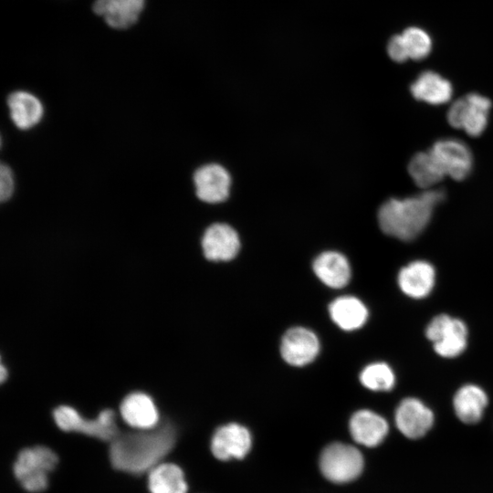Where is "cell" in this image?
I'll return each instance as SVG.
<instances>
[{"label": "cell", "instance_id": "obj_28", "mask_svg": "<svg viewBox=\"0 0 493 493\" xmlns=\"http://www.w3.org/2000/svg\"><path fill=\"white\" fill-rule=\"evenodd\" d=\"M387 51L390 58L396 62L409 59L401 34L393 36L389 40Z\"/></svg>", "mask_w": 493, "mask_h": 493}, {"label": "cell", "instance_id": "obj_17", "mask_svg": "<svg viewBox=\"0 0 493 493\" xmlns=\"http://www.w3.org/2000/svg\"><path fill=\"white\" fill-rule=\"evenodd\" d=\"M488 404L484 389L475 383L460 386L453 397V409L456 417L464 424L478 423Z\"/></svg>", "mask_w": 493, "mask_h": 493}, {"label": "cell", "instance_id": "obj_3", "mask_svg": "<svg viewBox=\"0 0 493 493\" xmlns=\"http://www.w3.org/2000/svg\"><path fill=\"white\" fill-rule=\"evenodd\" d=\"M58 461L57 455L49 447L36 446L25 448L15 462V476L26 490L43 491L47 487V474L55 468Z\"/></svg>", "mask_w": 493, "mask_h": 493}, {"label": "cell", "instance_id": "obj_19", "mask_svg": "<svg viewBox=\"0 0 493 493\" xmlns=\"http://www.w3.org/2000/svg\"><path fill=\"white\" fill-rule=\"evenodd\" d=\"M313 270L321 282L333 288H343L351 278L347 258L336 251L320 254L313 262Z\"/></svg>", "mask_w": 493, "mask_h": 493}, {"label": "cell", "instance_id": "obj_29", "mask_svg": "<svg viewBox=\"0 0 493 493\" xmlns=\"http://www.w3.org/2000/svg\"><path fill=\"white\" fill-rule=\"evenodd\" d=\"M0 379L1 382L4 383L5 379L7 378L8 372L7 369L5 368V364L2 362L0 366Z\"/></svg>", "mask_w": 493, "mask_h": 493}, {"label": "cell", "instance_id": "obj_10", "mask_svg": "<svg viewBox=\"0 0 493 493\" xmlns=\"http://www.w3.org/2000/svg\"><path fill=\"white\" fill-rule=\"evenodd\" d=\"M252 446L250 432L245 426L231 423L220 426L213 435L211 451L220 460L242 459Z\"/></svg>", "mask_w": 493, "mask_h": 493}, {"label": "cell", "instance_id": "obj_22", "mask_svg": "<svg viewBox=\"0 0 493 493\" xmlns=\"http://www.w3.org/2000/svg\"><path fill=\"white\" fill-rule=\"evenodd\" d=\"M331 320L344 330L362 328L368 319L365 304L356 297L342 296L335 299L329 308Z\"/></svg>", "mask_w": 493, "mask_h": 493}, {"label": "cell", "instance_id": "obj_2", "mask_svg": "<svg viewBox=\"0 0 493 493\" xmlns=\"http://www.w3.org/2000/svg\"><path fill=\"white\" fill-rule=\"evenodd\" d=\"M444 198L441 190H426L402 199L391 198L378 211L380 228L399 240H414L428 226L435 207Z\"/></svg>", "mask_w": 493, "mask_h": 493}, {"label": "cell", "instance_id": "obj_14", "mask_svg": "<svg viewBox=\"0 0 493 493\" xmlns=\"http://www.w3.org/2000/svg\"><path fill=\"white\" fill-rule=\"evenodd\" d=\"M202 248L205 257L211 261H228L237 255L240 239L233 227L216 223L204 233Z\"/></svg>", "mask_w": 493, "mask_h": 493}, {"label": "cell", "instance_id": "obj_24", "mask_svg": "<svg viewBox=\"0 0 493 493\" xmlns=\"http://www.w3.org/2000/svg\"><path fill=\"white\" fill-rule=\"evenodd\" d=\"M408 172L415 184L424 189L435 185L446 176L430 150L415 153L409 162Z\"/></svg>", "mask_w": 493, "mask_h": 493}, {"label": "cell", "instance_id": "obj_6", "mask_svg": "<svg viewBox=\"0 0 493 493\" xmlns=\"http://www.w3.org/2000/svg\"><path fill=\"white\" fill-rule=\"evenodd\" d=\"M363 467L362 453L351 445L335 442L327 446L320 454V471L334 483L355 480L362 474Z\"/></svg>", "mask_w": 493, "mask_h": 493}, {"label": "cell", "instance_id": "obj_13", "mask_svg": "<svg viewBox=\"0 0 493 493\" xmlns=\"http://www.w3.org/2000/svg\"><path fill=\"white\" fill-rule=\"evenodd\" d=\"M197 197L203 202L215 204L225 201L229 194L231 178L228 172L217 163L198 168L194 173Z\"/></svg>", "mask_w": 493, "mask_h": 493}, {"label": "cell", "instance_id": "obj_18", "mask_svg": "<svg viewBox=\"0 0 493 493\" xmlns=\"http://www.w3.org/2000/svg\"><path fill=\"white\" fill-rule=\"evenodd\" d=\"M145 0H95L93 11L117 29L132 26L144 7Z\"/></svg>", "mask_w": 493, "mask_h": 493}, {"label": "cell", "instance_id": "obj_26", "mask_svg": "<svg viewBox=\"0 0 493 493\" xmlns=\"http://www.w3.org/2000/svg\"><path fill=\"white\" fill-rule=\"evenodd\" d=\"M401 35L409 59L420 60L431 52L432 40L424 29L416 26L408 27Z\"/></svg>", "mask_w": 493, "mask_h": 493}, {"label": "cell", "instance_id": "obj_9", "mask_svg": "<svg viewBox=\"0 0 493 493\" xmlns=\"http://www.w3.org/2000/svg\"><path fill=\"white\" fill-rule=\"evenodd\" d=\"M446 176L460 181L467 177L473 167V156L466 143L457 139H443L429 149Z\"/></svg>", "mask_w": 493, "mask_h": 493}, {"label": "cell", "instance_id": "obj_5", "mask_svg": "<svg viewBox=\"0 0 493 493\" xmlns=\"http://www.w3.org/2000/svg\"><path fill=\"white\" fill-rule=\"evenodd\" d=\"M56 425L66 432H78L102 441H112L119 434L113 410L101 411L96 419H85L73 407L60 405L53 412Z\"/></svg>", "mask_w": 493, "mask_h": 493}, {"label": "cell", "instance_id": "obj_4", "mask_svg": "<svg viewBox=\"0 0 493 493\" xmlns=\"http://www.w3.org/2000/svg\"><path fill=\"white\" fill-rule=\"evenodd\" d=\"M425 334L435 353L443 358L458 357L467 347V324L446 313L435 316L425 327Z\"/></svg>", "mask_w": 493, "mask_h": 493}, {"label": "cell", "instance_id": "obj_27", "mask_svg": "<svg viewBox=\"0 0 493 493\" xmlns=\"http://www.w3.org/2000/svg\"><path fill=\"white\" fill-rule=\"evenodd\" d=\"M15 187L13 173L6 164L0 166V199L7 201L13 194Z\"/></svg>", "mask_w": 493, "mask_h": 493}, {"label": "cell", "instance_id": "obj_7", "mask_svg": "<svg viewBox=\"0 0 493 493\" xmlns=\"http://www.w3.org/2000/svg\"><path fill=\"white\" fill-rule=\"evenodd\" d=\"M491 101L477 93H470L454 101L447 111L448 123L477 137L485 131Z\"/></svg>", "mask_w": 493, "mask_h": 493}, {"label": "cell", "instance_id": "obj_8", "mask_svg": "<svg viewBox=\"0 0 493 493\" xmlns=\"http://www.w3.org/2000/svg\"><path fill=\"white\" fill-rule=\"evenodd\" d=\"M394 421L402 435L410 439H418L432 428L435 415L432 409L422 400L406 397L398 404Z\"/></svg>", "mask_w": 493, "mask_h": 493}, {"label": "cell", "instance_id": "obj_12", "mask_svg": "<svg viewBox=\"0 0 493 493\" xmlns=\"http://www.w3.org/2000/svg\"><path fill=\"white\" fill-rule=\"evenodd\" d=\"M435 269L425 260H414L403 267L397 275V284L403 294L414 299L430 295L435 285Z\"/></svg>", "mask_w": 493, "mask_h": 493}, {"label": "cell", "instance_id": "obj_16", "mask_svg": "<svg viewBox=\"0 0 493 493\" xmlns=\"http://www.w3.org/2000/svg\"><path fill=\"white\" fill-rule=\"evenodd\" d=\"M120 412L130 426L141 430L154 428L159 423L157 407L152 397L144 393L128 394L121 404Z\"/></svg>", "mask_w": 493, "mask_h": 493}, {"label": "cell", "instance_id": "obj_21", "mask_svg": "<svg viewBox=\"0 0 493 493\" xmlns=\"http://www.w3.org/2000/svg\"><path fill=\"white\" fill-rule=\"evenodd\" d=\"M414 99L432 104H444L450 100L453 93L451 83L433 71L421 73L410 88Z\"/></svg>", "mask_w": 493, "mask_h": 493}, {"label": "cell", "instance_id": "obj_23", "mask_svg": "<svg viewBox=\"0 0 493 493\" xmlns=\"http://www.w3.org/2000/svg\"><path fill=\"white\" fill-rule=\"evenodd\" d=\"M151 493H186L187 484L182 469L171 463L158 464L149 473Z\"/></svg>", "mask_w": 493, "mask_h": 493}, {"label": "cell", "instance_id": "obj_1", "mask_svg": "<svg viewBox=\"0 0 493 493\" xmlns=\"http://www.w3.org/2000/svg\"><path fill=\"white\" fill-rule=\"evenodd\" d=\"M174 426L166 422L140 432L119 434L110 446V459L118 470L141 474L158 465L173 447Z\"/></svg>", "mask_w": 493, "mask_h": 493}, {"label": "cell", "instance_id": "obj_15", "mask_svg": "<svg viewBox=\"0 0 493 493\" xmlns=\"http://www.w3.org/2000/svg\"><path fill=\"white\" fill-rule=\"evenodd\" d=\"M349 428L354 441L368 447L379 446L389 431L387 421L368 409L355 412L351 417Z\"/></svg>", "mask_w": 493, "mask_h": 493}, {"label": "cell", "instance_id": "obj_11", "mask_svg": "<svg viewBox=\"0 0 493 493\" xmlns=\"http://www.w3.org/2000/svg\"><path fill=\"white\" fill-rule=\"evenodd\" d=\"M320 351V341L309 329L295 327L282 337L280 353L290 365L303 366L311 362Z\"/></svg>", "mask_w": 493, "mask_h": 493}, {"label": "cell", "instance_id": "obj_20", "mask_svg": "<svg viewBox=\"0 0 493 493\" xmlns=\"http://www.w3.org/2000/svg\"><path fill=\"white\" fill-rule=\"evenodd\" d=\"M10 117L20 130L36 126L42 119L44 108L41 101L26 91H15L7 99Z\"/></svg>", "mask_w": 493, "mask_h": 493}, {"label": "cell", "instance_id": "obj_25", "mask_svg": "<svg viewBox=\"0 0 493 493\" xmlns=\"http://www.w3.org/2000/svg\"><path fill=\"white\" fill-rule=\"evenodd\" d=\"M362 384L374 392H388L395 385V373L386 362H375L366 365L360 373Z\"/></svg>", "mask_w": 493, "mask_h": 493}]
</instances>
